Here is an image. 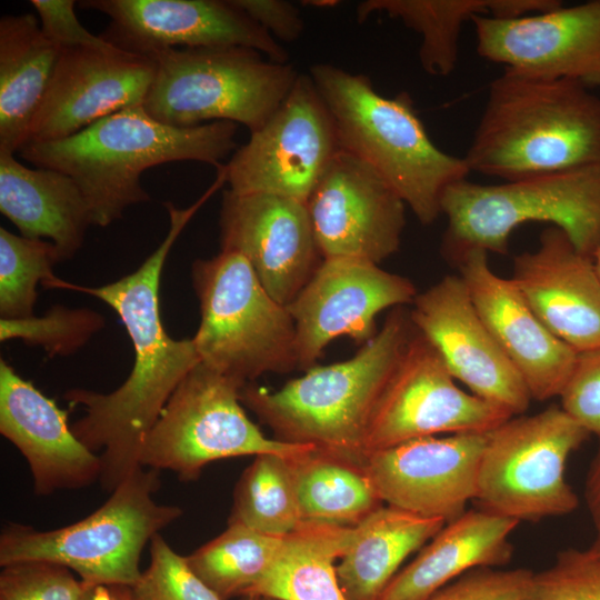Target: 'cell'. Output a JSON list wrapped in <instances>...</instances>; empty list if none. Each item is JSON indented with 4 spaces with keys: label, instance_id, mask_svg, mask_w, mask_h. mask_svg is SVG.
Masks as SVG:
<instances>
[{
    "label": "cell",
    "instance_id": "cell-37",
    "mask_svg": "<svg viewBox=\"0 0 600 600\" xmlns=\"http://www.w3.org/2000/svg\"><path fill=\"white\" fill-rule=\"evenodd\" d=\"M521 600H600V556L566 549L554 562L533 572Z\"/></svg>",
    "mask_w": 600,
    "mask_h": 600
},
{
    "label": "cell",
    "instance_id": "cell-13",
    "mask_svg": "<svg viewBox=\"0 0 600 600\" xmlns=\"http://www.w3.org/2000/svg\"><path fill=\"white\" fill-rule=\"evenodd\" d=\"M340 151L333 118L310 74L224 164L229 190L271 193L306 203Z\"/></svg>",
    "mask_w": 600,
    "mask_h": 600
},
{
    "label": "cell",
    "instance_id": "cell-42",
    "mask_svg": "<svg viewBox=\"0 0 600 600\" xmlns=\"http://www.w3.org/2000/svg\"><path fill=\"white\" fill-rule=\"evenodd\" d=\"M278 42L298 40L304 22L297 6L284 0H231Z\"/></svg>",
    "mask_w": 600,
    "mask_h": 600
},
{
    "label": "cell",
    "instance_id": "cell-44",
    "mask_svg": "<svg viewBox=\"0 0 600 600\" xmlns=\"http://www.w3.org/2000/svg\"><path fill=\"white\" fill-rule=\"evenodd\" d=\"M80 600H113V594L110 587L84 584Z\"/></svg>",
    "mask_w": 600,
    "mask_h": 600
},
{
    "label": "cell",
    "instance_id": "cell-14",
    "mask_svg": "<svg viewBox=\"0 0 600 600\" xmlns=\"http://www.w3.org/2000/svg\"><path fill=\"white\" fill-rule=\"evenodd\" d=\"M417 288L408 278L353 258L323 259L287 307L296 327L298 367L316 366L324 348L348 337L366 344L376 334V318L386 309L412 304Z\"/></svg>",
    "mask_w": 600,
    "mask_h": 600
},
{
    "label": "cell",
    "instance_id": "cell-40",
    "mask_svg": "<svg viewBox=\"0 0 600 600\" xmlns=\"http://www.w3.org/2000/svg\"><path fill=\"white\" fill-rule=\"evenodd\" d=\"M561 408L589 434L600 437V347L579 352L560 393Z\"/></svg>",
    "mask_w": 600,
    "mask_h": 600
},
{
    "label": "cell",
    "instance_id": "cell-20",
    "mask_svg": "<svg viewBox=\"0 0 600 600\" xmlns=\"http://www.w3.org/2000/svg\"><path fill=\"white\" fill-rule=\"evenodd\" d=\"M487 433L412 439L368 452L363 467L383 503L449 522L474 500Z\"/></svg>",
    "mask_w": 600,
    "mask_h": 600
},
{
    "label": "cell",
    "instance_id": "cell-7",
    "mask_svg": "<svg viewBox=\"0 0 600 600\" xmlns=\"http://www.w3.org/2000/svg\"><path fill=\"white\" fill-rule=\"evenodd\" d=\"M440 210L448 220L441 252L453 264L476 249L507 254L511 232L533 221L561 229L593 258L600 247V164L497 184L462 179L444 189Z\"/></svg>",
    "mask_w": 600,
    "mask_h": 600
},
{
    "label": "cell",
    "instance_id": "cell-43",
    "mask_svg": "<svg viewBox=\"0 0 600 600\" xmlns=\"http://www.w3.org/2000/svg\"><path fill=\"white\" fill-rule=\"evenodd\" d=\"M597 452L587 473L584 499L594 527V539L589 549L600 556V437Z\"/></svg>",
    "mask_w": 600,
    "mask_h": 600
},
{
    "label": "cell",
    "instance_id": "cell-12",
    "mask_svg": "<svg viewBox=\"0 0 600 600\" xmlns=\"http://www.w3.org/2000/svg\"><path fill=\"white\" fill-rule=\"evenodd\" d=\"M454 381L437 349L412 326L372 410L366 454L423 437L486 433L513 417Z\"/></svg>",
    "mask_w": 600,
    "mask_h": 600
},
{
    "label": "cell",
    "instance_id": "cell-41",
    "mask_svg": "<svg viewBox=\"0 0 600 600\" xmlns=\"http://www.w3.org/2000/svg\"><path fill=\"white\" fill-rule=\"evenodd\" d=\"M39 14L40 26L47 38L59 49L68 48H117L101 36L89 32L74 12L73 0H31Z\"/></svg>",
    "mask_w": 600,
    "mask_h": 600
},
{
    "label": "cell",
    "instance_id": "cell-45",
    "mask_svg": "<svg viewBox=\"0 0 600 600\" xmlns=\"http://www.w3.org/2000/svg\"><path fill=\"white\" fill-rule=\"evenodd\" d=\"M113 600H131L129 588L127 587H110Z\"/></svg>",
    "mask_w": 600,
    "mask_h": 600
},
{
    "label": "cell",
    "instance_id": "cell-33",
    "mask_svg": "<svg viewBox=\"0 0 600 600\" xmlns=\"http://www.w3.org/2000/svg\"><path fill=\"white\" fill-rule=\"evenodd\" d=\"M289 457L262 453L243 470L228 523L284 537L302 522Z\"/></svg>",
    "mask_w": 600,
    "mask_h": 600
},
{
    "label": "cell",
    "instance_id": "cell-24",
    "mask_svg": "<svg viewBox=\"0 0 600 600\" xmlns=\"http://www.w3.org/2000/svg\"><path fill=\"white\" fill-rule=\"evenodd\" d=\"M0 433L28 462L33 491L49 496L100 479V454L74 434L68 411L0 360Z\"/></svg>",
    "mask_w": 600,
    "mask_h": 600
},
{
    "label": "cell",
    "instance_id": "cell-17",
    "mask_svg": "<svg viewBox=\"0 0 600 600\" xmlns=\"http://www.w3.org/2000/svg\"><path fill=\"white\" fill-rule=\"evenodd\" d=\"M409 317L453 379L472 394L511 416L528 409L531 396L523 379L479 316L460 276H446L418 293Z\"/></svg>",
    "mask_w": 600,
    "mask_h": 600
},
{
    "label": "cell",
    "instance_id": "cell-46",
    "mask_svg": "<svg viewBox=\"0 0 600 600\" xmlns=\"http://www.w3.org/2000/svg\"><path fill=\"white\" fill-rule=\"evenodd\" d=\"M593 261H594L596 268L598 270V273L600 276V247L598 248V250L593 254Z\"/></svg>",
    "mask_w": 600,
    "mask_h": 600
},
{
    "label": "cell",
    "instance_id": "cell-8",
    "mask_svg": "<svg viewBox=\"0 0 600 600\" xmlns=\"http://www.w3.org/2000/svg\"><path fill=\"white\" fill-rule=\"evenodd\" d=\"M149 58L156 70L142 107L153 119L181 128L230 121L253 133L299 76L292 64L241 46L170 48Z\"/></svg>",
    "mask_w": 600,
    "mask_h": 600
},
{
    "label": "cell",
    "instance_id": "cell-31",
    "mask_svg": "<svg viewBox=\"0 0 600 600\" xmlns=\"http://www.w3.org/2000/svg\"><path fill=\"white\" fill-rule=\"evenodd\" d=\"M289 460L302 522L354 527L384 504L363 463L314 447Z\"/></svg>",
    "mask_w": 600,
    "mask_h": 600
},
{
    "label": "cell",
    "instance_id": "cell-5",
    "mask_svg": "<svg viewBox=\"0 0 600 600\" xmlns=\"http://www.w3.org/2000/svg\"><path fill=\"white\" fill-rule=\"evenodd\" d=\"M309 74L333 118L340 149L371 166L422 224L436 221L444 189L470 170L463 158L432 142L410 96L384 97L367 76L329 63L313 64Z\"/></svg>",
    "mask_w": 600,
    "mask_h": 600
},
{
    "label": "cell",
    "instance_id": "cell-1",
    "mask_svg": "<svg viewBox=\"0 0 600 600\" xmlns=\"http://www.w3.org/2000/svg\"><path fill=\"white\" fill-rule=\"evenodd\" d=\"M214 180L188 208L171 202L164 207L169 230L141 266L119 280L100 287H82L58 278L53 289L91 294L111 307L131 339L134 362L127 380L116 390L101 393L70 389L64 399L82 407L84 416L71 428L90 450L100 452V484L112 492L139 464L143 441L167 401L186 376L200 363L191 339L171 338L160 318L159 289L167 257L197 211L220 188Z\"/></svg>",
    "mask_w": 600,
    "mask_h": 600
},
{
    "label": "cell",
    "instance_id": "cell-16",
    "mask_svg": "<svg viewBox=\"0 0 600 600\" xmlns=\"http://www.w3.org/2000/svg\"><path fill=\"white\" fill-rule=\"evenodd\" d=\"M80 8L109 17L101 34L123 51L151 57L170 48L241 46L276 62L288 53L231 0H87Z\"/></svg>",
    "mask_w": 600,
    "mask_h": 600
},
{
    "label": "cell",
    "instance_id": "cell-11",
    "mask_svg": "<svg viewBox=\"0 0 600 600\" xmlns=\"http://www.w3.org/2000/svg\"><path fill=\"white\" fill-rule=\"evenodd\" d=\"M243 384L198 363L171 394L149 430L139 456L141 467L197 480L214 461L276 453L293 456L312 446L270 439L242 408Z\"/></svg>",
    "mask_w": 600,
    "mask_h": 600
},
{
    "label": "cell",
    "instance_id": "cell-3",
    "mask_svg": "<svg viewBox=\"0 0 600 600\" xmlns=\"http://www.w3.org/2000/svg\"><path fill=\"white\" fill-rule=\"evenodd\" d=\"M463 159L503 181L600 164V97L578 80L504 69Z\"/></svg>",
    "mask_w": 600,
    "mask_h": 600
},
{
    "label": "cell",
    "instance_id": "cell-38",
    "mask_svg": "<svg viewBox=\"0 0 600 600\" xmlns=\"http://www.w3.org/2000/svg\"><path fill=\"white\" fill-rule=\"evenodd\" d=\"M0 600H80L84 584L60 564L44 561L1 567Z\"/></svg>",
    "mask_w": 600,
    "mask_h": 600
},
{
    "label": "cell",
    "instance_id": "cell-22",
    "mask_svg": "<svg viewBox=\"0 0 600 600\" xmlns=\"http://www.w3.org/2000/svg\"><path fill=\"white\" fill-rule=\"evenodd\" d=\"M456 266L479 316L520 373L531 399L559 397L578 352L540 321L511 279L493 272L487 251L471 250Z\"/></svg>",
    "mask_w": 600,
    "mask_h": 600
},
{
    "label": "cell",
    "instance_id": "cell-6",
    "mask_svg": "<svg viewBox=\"0 0 600 600\" xmlns=\"http://www.w3.org/2000/svg\"><path fill=\"white\" fill-rule=\"evenodd\" d=\"M159 488L160 471L139 467L77 522L52 530L9 522L0 533V566L51 562L76 572L84 584L131 588L141 577L146 544L183 512L158 503Z\"/></svg>",
    "mask_w": 600,
    "mask_h": 600
},
{
    "label": "cell",
    "instance_id": "cell-28",
    "mask_svg": "<svg viewBox=\"0 0 600 600\" xmlns=\"http://www.w3.org/2000/svg\"><path fill=\"white\" fill-rule=\"evenodd\" d=\"M447 522L381 506L356 526L353 541L336 567L347 600H379L401 563Z\"/></svg>",
    "mask_w": 600,
    "mask_h": 600
},
{
    "label": "cell",
    "instance_id": "cell-25",
    "mask_svg": "<svg viewBox=\"0 0 600 600\" xmlns=\"http://www.w3.org/2000/svg\"><path fill=\"white\" fill-rule=\"evenodd\" d=\"M518 523L481 509L467 510L399 570L379 600H429L473 569L507 564L512 556L510 536Z\"/></svg>",
    "mask_w": 600,
    "mask_h": 600
},
{
    "label": "cell",
    "instance_id": "cell-47",
    "mask_svg": "<svg viewBox=\"0 0 600 600\" xmlns=\"http://www.w3.org/2000/svg\"><path fill=\"white\" fill-rule=\"evenodd\" d=\"M244 600H278V599L264 597V596H250V597H246Z\"/></svg>",
    "mask_w": 600,
    "mask_h": 600
},
{
    "label": "cell",
    "instance_id": "cell-18",
    "mask_svg": "<svg viewBox=\"0 0 600 600\" xmlns=\"http://www.w3.org/2000/svg\"><path fill=\"white\" fill-rule=\"evenodd\" d=\"M477 52L532 78L600 87V0L517 18L474 16Z\"/></svg>",
    "mask_w": 600,
    "mask_h": 600
},
{
    "label": "cell",
    "instance_id": "cell-10",
    "mask_svg": "<svg viewBox=\"0 0 600 600\" xmlns=\"http://www.w3.org/2000/svg\"><path fill=\"white\" fill-rule=\"evenodd\" d=\"M589 436L561 406L509 418L487 433L474 497L479 509L517 522L573 512L579 500L566 480V463Z\"/></svg>",
    "mask_w": 600,
    "mask_h": 600
},
{
    "label": "cell",
    "instance_id": "cell-30",
    "mask_svg": "<svg viewBox=\"0 0 600 600\" xmlns=\"http://www.w3.org/2000/svg\"><path fill=\"white\" fill-rule=\"evenodd\" d=\"M356 534L354 527L301 522L284 536L270 568L250 596L278 600H347L342 593L334 562Z\"/></svg>",
    "mask_w": 600,
    "mask_h": 600
},
{
    "label": "cell",
    "instance_id": "cell-4",
    "mask_svg": "<svg viewBox=\"0 0 600 600\" xmlns=\"http://www.w3.org/2000/svg\"><path fill=\"white\" fill-rule=\"evenodd\" d=\"M411 330L409 310L394 308L352 358L314 366L276 391L247 383L241 402L272 430L274 439L363 463L372 410Z\"/></svg>",
    "mask_w": 600,
    "mask_h": 600
},
{
    "label": "cell",
    "instance_id": "cell-23",
    "mask_svg": "<svg viewBox=\"0 0 600 600\" xmlns=\"http://www.w3.org/2000/svg\"><path fill=\"white\" fill-rule=\"evenodd\" d=\"M540 321L578 353L600 347V276L559 228L513 258L510 278Z\"/></svg>",
    "mask_w": 600,
    "mask_h": 600
},
{
    "label": "cell",
    "instance_id": "cell-26",
    "mask_svg": "<svg viewBox=\"0 0 600 600\" xmlns=\"http://www.w3.org/2000/svg\"><path fill=\"white\" fill-rule=\"evenodd\" d=\"M0 211L29 239H50L59 262L82 247L92 224L86 199L67 174L29 168L0 152Z\"/></svg>",
    "mask_w": 600,
    "mask_h": 600
},
{
    "label": "cell",
    "instance_id": "cell-21",
    "mask_svg": "<svg viewBox=\"0 0 600 600\" xmlns=\"http://www.w3.org/2000/svg\"><path fill=\"white\" fill-rule=\"evenodd\" d=\"M154 70L152 59L118 48L60 49L26 144L61 140L107 116L142 106Z\"/></svg>",
    "mask_w": 600,
    "mask_h": 600
},
{
    "label": "cell",
    "instance_id": "cell-9",
    "mask_svg": "<svg viewBox=\"0 0 600 600\" xmlns=\"http://www.w3.org/2000/svg\"><path fill=\"white\" fill-rule=\"evenodd\" d=\"M200 323L192 338L200 362L247 384L298 367L294 321L240 253L220 250L191 266Z\"/></svg>",
    "mask_w": 600,
    "mask_h": 600
},
{
    "label": "cell",
    "instance_id": "cell-27",
    "mask_svg": "<svg viewBox=\"0 0 600 600\" xmlns=\"http://www.w3.org/2000/svg\"><path fill=\"white\" fill-rule=\"evenodd\" d=\"M60 49L32 13L0 19V152L14 153L51 81Z\"/></svg>",
    "mask_w": 600,
    "mask_h": 600
},
{
    "label": "cell",
    "instance_id": "cell-19",
    "mask_svg": "<svg viewBox=\"0 0 600 600\" xmlns=\"http://www.w3.org/2000/svg\"><path fill=\"white\" fill-rule=\"evenodd\" d=\"M219 237L221 250L246 258L268 293L286 307L323 260L306 203L278 194L226 190Z\"/></svg>",
    "mask_w": 600,
    "mask_h": 600
},
{
    "label": "cell",
    "instance_id": "cell-39",
    "mask_svg": "<svg viewBox=\"0 0 600 600\" xmlns=\"http://www.w3.org/2000/svg\"><path fill=\"white\" fill-rule=\"evenodd\" d=\"M532 574L524 568H477L440 589L429 600H521Z\"/></svg>",
    "mask_w": 600,
    "mask_h": 600
},
{
    "label": "cell",
    "instance_id": "cell-34",
    "mask_svg": "<svg viewBox=\"0 0 600 600\" xmlns=\"http://www.w3.org/2000/svg\"><path fill=\"white\" fill-rule=\"evenodd\" d=\"M52 242L29 239L0 228V316L26 319L33 314L37 284L50 286L58 279L52 268L58 263Z\"/></svg>",
    "mask_w": 600,
    "mask_h": 600
},
{
    "label": "cell",
    "instance_id": "cell-35",
    "mask_svg": "<svg viewBox=\"0 0 600 600\" xmlns=\"http://www.w3.org/2000/svg\"><path fill=\"white\" fill-rule=\"evenodd\" d=\"M103 324L102 316L92 310L54 306L41 317L1 319L0 339L19 338L50 354L66 356L81 348Z\"/></svg>",
    "mask_w": 600,
    "mask_h": 600
},
{
    "label": "cell",
    "instance_id": "cell-32",
    "mask_svg": "<svg viewBox=\"0 0 600 600\" xmlns=\"http://www.w3.org/2000/svg\"><path fill=\"white\" fill-rule=\"evenodd\" d=\"M284 537L228 523L187 561L192 571L221 599L248 597L274 560Z\"/></svg>",
    "mask_w": 600,
    "mask_h": 600
},
{
    "label": "cell",
    "instance_id": "cell-36",
    "mask_svg": "<svg viewBox=\"0 0 600 600\" xmlns=\"http://www.w3.org/2000/svg\"><path fill=\"white\" fill-rule=\"evenodd\" d=\"M131 600H221L159 533L150 541V564L129 588Z\"/></svg>",
    "mask_w": 600,
    "mask_h": 600
},
{
    "label": "cell",
    "instance_id": "cell-15",
    "mask_svg": "<svg viewBox=\"0 0 600 600\" xmlns=\"http://www.w3.org/2000/svg\"><path fill=\"white\" fill-rule=\"evenodd\" d=\"M323 259L353 258L380 264L396 253L406 203L367 162L342 149L306 201Z\"/></svg>",
    "mask_w": 600,
    "mask_h": 600
},
{
    "label": "cell",
    "instance_id": "cell-2",
    "mask_svg": "<svg viewBox=\"0 0 600 600\" xmlns=\"http://www.w3.org/2000/svg\"><path fill=\"white\" fill-rule=\"evenodd\" d=\"M237 123L216 121L172 127L142 106L107 116L61 140L34 142L19 152L37 168L69 176L82 192L92 224L107 227L127 208L150 200L141 186L144 170L173 161H198L217 168L237 150Z\"/></svg>",
    "mask_w": 600,
    "mask_h": 600
},
{
    "label": "cell",
    "instance_id": "cell-29",
    "mask_svg": "<svg viewBox=\"0 0 600 600\" xmlns=\"http://www.w3.org/2000/svg\"><path fill=\"white\" fill-rule=\"evenodd\" d=\"M558 0H366L357 7L361 23L383 12L421 37L419 60L431 76L450 74L458 60L461 27L474 16L517 18L554 9Z\"/></svg>",
    "mask_w": 600,
    "mask_h": 600
}]
</instances>
